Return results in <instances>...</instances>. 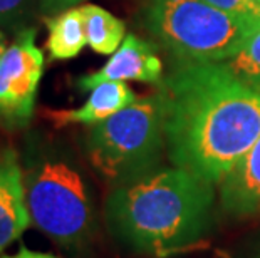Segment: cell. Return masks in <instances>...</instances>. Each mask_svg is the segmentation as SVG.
<instances>
[{"label":"cell","instance_id":"6da1fadb","mask_svg":"<svg viewBox=\"0 0 260 258\" xmlns=\"http://www.w3.org/2000/svg\"><path fill=\"white\" fill-rule=\"evenodd\" d=\"M158 96L171 163L212 185L260 138V82L223 62L176 60Z\"/></svg>","mask_w":260,"mask_h":258},{"label":"cell","instance_id":"7a4b0ae2","mask_svg":"<svg viewBox=\"0 0 260 258\" xmlns=\"http://www.w3.org/2000/svg\"><path fill=\"white\" fill-rule=\"evenodd\" d=\"M213 185L181 168H168L118 185L106 200V223L131 248L167 256L207 232Z\"/></svg>","mask_w":260,"mask_h":258},{"label":"cell","instance_id":"3957f363","mask_svg":"<svg viewBox=\"0 0 260 258\" xmlns=\"http://www.w3.org/2000/svg\"><path fill=\"white\" fill-rule=\"evenodd\" d=\"M146 29L176 60L222 62L242 51L260 20L230 15L203 0H148Z\"/></svg>","mask_w":260,"mask_h":258},{"label":"cell","instance_id":"277c9868","mask_svg":"<svg viewBox=\"0 0 260 258\" xmlns=\"http://www.w3.org/2000/svg\"><path fill=\"white\" fill-rule=\"evenodd\" d=\"M165 144L163 102L158 92L94 124L86 141L94 169L116 185L151 173Z\"/></svg>","mask_w":260,"mask_h":258},{"label":"cell","instance_id":"5b68a950","mask_svg":"<svg viewBox=\"0 0 260 258\" xmlns=\"http://www.w3.org/2000/svg\"><path fill=\"white\" fill-rule=\"evenodd\" d=\"M22 171L32 225L66 248L84 243L94 215L89 190L79 169L62 156L44 153Z\"/></svg>","mask_w":260,"mask_h":258},{"label":"cell","instance_id":"8992f818","mask_svg":"<svg viewBox=\"0 0 260 258\" xmlns=\"http://www.w3.org/2000/svg\"><path fill=\"white\" fill-rule=\"evenodd\" d=\"M34 27L17 32L0 62V123L22 128L34 113L44 74V52L36 44Z\"/></svg>","mask_w":260,"mask_h":258},{"label":"cell","instance_id":"52a82bcc","mask_svg":"<svg viewBox=\"0 0 260 258\" xmlns=\"http://www.w3.org/2000/svg\"><path fill=\"white\" fill-rule=\"evenodd\" d=\"M163 74V62L158 57L156 47L151 42L143 41L135 34H128L123 44L106 64L96 72L77 79L81 91H92L104 82H151L159 84Z\"/></svg>","mask_w":260,"mask_h":258},{"label":"cell","instance_id":"ba28073f","mask_svg":"<svg viewBox=\"0 0 260 258\" xmlns=\"http://www.w3.org/2000/svg\"><path fill=\"white\" fill-rule=\"evenodd\" d=\"M24 171L14 151L0 153V253L29 228Z\"/></svg>","mask_w":260,"mask_h":258},{"label":"cell","instance_id":"9c48e42d","mask_svg":"<svg viewBox=\"0 0 260 258\" xmlns=\"http://www.w3.org/2000/svg\"><path fill=\"white\" fill-rule=\"evenodd\" d=\"M133 102H136V96L124 82H104L94 87L82 106L76 109H51L46 111V116L56 128L71 124H99Z\"/></svg>","mask_w":260,"mask_h":258},{"label":"cell","instance_id":"30bf717a","mask_svg":"<svg viewBox=\"0 0 260 258\" xmlns=\"http://www.w3.org/2000/svg\"><path fill=\"white\" fill-rule=\"evenodd\" d=\"M220 196L232 215L245 216L260 210V138L222 179Z\"/></svg>","mask_w":260,"mask_h":258},{"label":"cell","instance_id":"8fae6325","mask_svg":"<svg viewBox=\"0 0 260 258\" xmlns=\"http://www.w3.org/2000/svg\"><path fill=\"white\" fill-rule=\"evenodd\" d=\"M47 25V52L52 60H68L79 56L86 47V27L81 7H71L44 19Z\"/></svg>","mask_w":260,"mask_h":258},{"label":"cell","instance_id":"7c38bea8","mask_svg":"<svg viewBox=\"0 0 260 258\" xmlns=\"http://www.w3.org/2000/svg\"><path fill=\"white\" fill-rule=\"evenodd\" d=\"M87 46L101 56H113L126 37L124 22L94 4L81 5Z\"/></svg>","mask_w":260,"mask_h":258},{"label":"cell","instance_id":"4fadbf2b","mask_svg":"<svg viewBox=\"0 0 260 258\" xmlns=\"http://www.w3.org/2000/svg\"><path fill=\"white\" fill-rule=\"evenodd\" d=\"M222 62L240 78L260 82V29L247 41L239 54Z\"/></svg>","mask_w":260,"mask_h":258},{"label":"cell","instance_id":"5bb4252c","mask_svg":"<svg viewBox=\"0 0 260 258\" xmlns=\"http://www.w3.org/2000/svg\"><path fill=\"white\" fill-rule=\"evenodd\" d=\"M36 14H41V0H0V25L7 29H30Z\"/></svg>","mask_w":260,"mask_h":258},{"label":"cell","instance_id":"9a60e30c","mask_svg":"<svg viewBox=\"0 0 260 258\" xmlns=\"http://www.w3.org/2000/svg\"><path fill=\"white\" fill-rule=\"evenodd\" d=\"M203 2L230 15L260 20V5L253 0H203Z\"/></svg>","mask_w":260,"mask_h":258},{"label":"cell","instance_id":"2e32d148","mask_svg":"<svg viewBox=\"0 0 260 258\" xmlns=\"http://www.w3.org/2000/svg\"><path fill=\"white\" fill-rule=\"evenodd\" d=\"M82 0H41V14H59Z\"/></svg>","mask_w":260,"mask_h":258},{"label":"cell","instance_id":"e0dca14e","mask_svg":"<svg viewBox=\"0 0 260 258\" xmlns=\"http://www.w3.org/2000/svg\"><path fill=\"white\" fill-rule=\"evenodd\" d=\"M0 258H59L52 253H42V251H34V250H29L25 248V246H22V248L17 251L15 255H4Z\"/></svg>","mask_w":260,"mask_h":258},{"label":"cell","instance_id":"ac0fdd59","mask_svg":"<svg viewBox=\"0 0 260 258\" xmlns=\"http://www.w3.org/2000/svg\"><path fill=\"white\" fill-rule=\"evenodd\" d=\"M5 51H7V39H5V34H4V32L0 30V62H2Z\"/></svg>","mask_w":260,"mask_h":258},{"label":"cell","instance_id":"d6986e66","mask_svg":"<svg viewBox=\"0 0 260 258\" xmlns=\"http://www.w3.org/2000/svg\"><path fill=\"white\" fill-rule=\"evenodd\" d=\"M253 2H257V4L260 5V0H253Z\"/></svg>","mask_w":260,"mask_h":258}]
</instances>
